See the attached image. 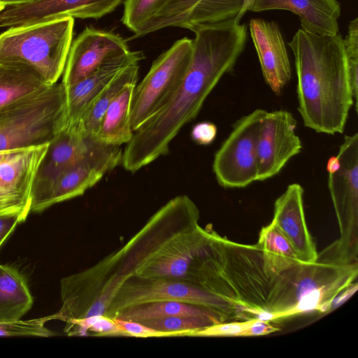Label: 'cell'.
<instances>
[{"instance_id":"83f0119b","label":"cell","mask_w":358,"mask_h":358,"mask_svg":"<svg viewBox=\"0 0 358 358\" xmlns=\"http://www.w3.org/2000/svg\"><path fill=\"white\" fill-rule=\"evenodd\" d=\"M152 329L173 333L177 336H187L190 333L220 323L206 317L171 316L140 322Z\"/></svg>"},{"instance_id":"d590c367","label":"cell","mask_w":358,"mask_h":358,"mask_svg":"<svg viewBox=\"0 0 358 358\" xmlns=\"http://www.w3.org/2000/svg\"><path fill=\"white\" fill-rule=\"evenodd\" d=\"M26 220L20 214H8L0 215V246L13 231L16 225Z\"/></svg>"},{"instance_id":"5b68a950","label":"cell","mask_w":358,"mask_h":358,"mask_svg":"<svg viewBox=\"0 0 358 358\" xmlns=\"http://www.w3.org/2000/svg\"><path fill=\"white\" fill-rule=\"evenodd\" d=\"M74 18L10 27L0 34V64L26 71L52 85L64 72Z\"/></svg>"},{"instance_id":"7402d4cb","label":"cell","mask_w":358,"mask_h":358,"mask_svg":"<svg viewBox=\"0 0 358 358\" xmlns=\"http://www.w3.org/2000/svg\"><path fill=\"white\" fill-rule=\"evenodd\" d=\"M136 83L128 84L110 103L103 116L97 138L108 145L127 143L134 131L130 123L131 100Z\"/></svg>"},{"instance_id":"4dcf8cb0","label":"cell","mask_w":358,"mask_h":358,"mask_svg":"<svg viewBox=\"0 0 358 358\" xmlns=\"http://www.w3.org/2000/svg\"><path fill=\"white\" fill-rule=\"evenodd\" d=\"M350 83L357 112L358 98V18L350 21L348 34L343 38Z\"/></svg>"},{"instance_id":"1f68e13d","label":"cell","mask_w":358,"mask_h":358,"mask_svg":"<svg viewBox=\"0 0 358 358\" xmlns=\"http://www.w3.org/2000/svg\"><path fill=\"white\" fill-rule=\"evenodd\" d=\"M49 320H51L50 315L28 320L20 319L0 323V337L18 336H52L54 333L45 327V323Z\"/></svg>"},{"instance_id":"cb8c5ba5","label":"cell","mask_w":358,"mask_h":358,"mask_svg":"<svg viewBox=\"0 0 358 358\" xmlns=\"http://www.w3.org/2000/svg\"><path fill=\"white\" fill-rule=\"evenodd\" d=\"M171 316L206 317L219 322H228L223 315L213 310L176 301H157L131 306L117 312L112 318L143 322Z\"/></svg>"},{"instance_id":"30bf717a","label":"cell","mask_w":358,"mask_h":358,"mask_svg":"<svg viewBox=\"0 0 358 358\" xmlns=\"http://www.w3.org/2000/svg\"><path fill=\"white\" fill-rule=\"evenodd\" d=\"M266 110L257 108L243 116L215 152L213 171L224 188H243L257 181V143Z\"/></svg>"},{"instance_id":"484cf974","label":"cell","mask_w":358,"mask_h":358,"mask_svg":"<svg viewBox=\"0 0 358 358\" xmlns=\"http://www.w3.org/2000/svg\"><path fill=\"white\" fill-rule=\"evenodd\" d=\"M138 64L120 70L100 92L80 122L78 128L88 135L97 136L100 124L110 103L129 83H137Z\"/></svg>"},{"instance_id":"6da1fadb","label":"cell","mask_w":358,"mask_h":358,"mask_svg":"<svg viewBox=\"0 0 358 358\" xmlns=\"http://www.w3.org/2000/svg\"><path fill=\"white\" fill-rule=\"evenodd\" d=\"M193 50L186 75L170 101L134 131L122 164L136 172L166 155L180 129L194 119L222 76L231 72L243 52L247 25L234 19L203 25L194 31Z\"/></svg>"},{"instance_id":"f35d334b","label":"cell","mask_w":358,"mask_h":358,"mask_svg":"<svg viewBox=\"0 0 358 358\" xmlns=\"http://www.w3.org/2000/svg\"><path fill=\"white\" fill-rule=\"evenodd\" d=\"M40 0H0L1 3L5 5H16L26 3L34 2Z\"/></svg>"},{"instance_id":"74e56055","label":"cell","mask_w":358,"mask_h":358,"mask_svg":"<svg viewBox=\"0 0 358 358\" xmlns=\"http://www.w3.org/2000/svg\"><path fill=\"white\" fill-rule=\"evenodd\" d=\"M255 0H243L241 8L237 15V16L234 18V20L237 23H240L241 19L243 15L249 10H250Z\"/></svg>"},{"instance_id":"e575fe53","label":"cell","mask_w":358,"mask_h":358,"mask_svg":"<svg viewBox=\"0 0 358 358\" xmlns=\"http://www.w3.org/2000/svg\"><path fill=\"white\" fill-rule=\"evenodd\" d=\"M217 133L216 125L210 122H202L192 128L191 136L199 145H209L214 141Z\"/></svg>"},{"instance_id":"7c38bea8","label":"cell","mask_w":358,"mask_h":358,"mask_svg":"<svg viewBox=\"0 0 358 358\" xmlns=\"http://www.w3.org/2000/svg\"><path fill=\"white\" fill-rule=\"evenodd\" d=\"M48 147L9 150L0 157V215L20 214L27 218L35 175Z\"/></svg>"},{"instance_id":"603a6c76","label":"cell","mask_w":358,"mask_h":358,"mask_svg":"<svg viewBox=\"0 0 358 358\" xmlns=\"http://www.w3.org/2000/svg\"><path fill=\"white\" fill-rule=\"evenodd\" d=\"M32 304L24 277L14 268L0 264V323L21 319Z\"/></svg>"},{"instance_id":"d6a6232c","label":"cell","mask_w":358,"mask_h":358,"mask_svg":"<svg viewBox=\"0 0 358 358\" xmlns=\"http://www.w3.org/2000/svg\"><path fill=\"white\" fill-rule=\"evenodd\" d=\"M251 319L247 320H233L224 322L192 332L187 336H249V329Z\"/></svg>"},{"instance_id":"4316f807","label":"cell","mask_w":358,"mask_h":358,"mask_svg":"<svg viewBox=\"0 0 358 358\" xmlns=\"http://www.w3.org/2000/svg\"><path fill=\"white\" fill-rule=\"evenodd\" d=\"M257 245L273 272L281 273L301 262L288 240L273 222L261 229Z\"/></svg>"},{"instance_id":"d6986e66","label":"cell","mask_w":358,"mask_h":358,"mask_svg":"<svg viewBox=\"0 0 358 358\" xmlns=\"http://www.w3.org/2000/svg\"><path fill=\"white\" fill-rule=\"evenodd\" d=\"M303 196L301 185H289L274 203L271 222L286 237L301 262L315 263L318 253L306 224Z\"/></svg>"},{"instance_id":"52a82bcc","label":"cell","mask_w":358,"mask_h":358,"mask_svg":"<svg viewBox=\"0 0 358 358\" xmlns=\"http://www.w3.org/2000/svg\"><path fill=\"white\" fill-rule=\"evenodd\" d=\"M339 165L328 172V188L337 217L340 237L318 254L322 263L357 262L358 134L345 136L337 153Z\"/></svg>"},{"instance_id":"836d02e7","label":"cell","mask_w":358,"mask_h":358,"mask_svg":"<svg viewBox=\"0 0 358 358\" xmlns=\"http://www.w3.org/2000/svg\"><path fill=\"white\" fill-rule=\"evenodd\" d=\"M123 331L124 336L134 337H174L173 333L163 332L152 329L140 322L113 318Z\"/></svg>"},{"instance_id":"8d00e7d4","label":"cell","mask_w":358,"mask_h":358,"mask_svg":"<svg viewBox=\"0 0 358 358\" xmlns=\"http://www.w3.org/2000/svg\"><path fill=\"white\" fill-rule=\"evenodd\" d=\"M357 285L358 284L357 282H352L344 290H343L339 294H338L331 303L330 310L333 308H336V307L341 306L344 302H345L349 298H350V296H352L357 291L358 288Z\"/></svg>"},{"instance_id":"f1b7e54d","label":"cell","mask_w":358,"mask_h":358,"mask_svg":"<svg viewBox=\"0 0 358 358\" xmlns=\"http://www.w3.org/2000/svg\"><path fill=\"white\" fill-rule=\"evenodd\" d=\"M169 0H124L122 23L136 34Z\"/></svg>"},{"instance_id":"8992f818","label":"cell","mask_w":358,"mask_h":358,"mask_svg":"<svg viewBox=\"0 0 358 358\" xmlns=\"http://www.w3.org/2000/svg\"><path fill=\"white\" fill-rule=\"evenodd\" d=\"M66 124V88L56 83L0 113V151L49 144Z\"/></svg>"},{"instance_id":"e0dca14e","label":"cell","mask_w":358,"mask_h":358,"mask_svg":"<svg viewBox=\"0 0 358 358\" xmlns=\"http://www.w3.org/2000/svg\"><path fill=\"white\" fill-rule=\"evenodd\" d=\"M97 138L78 127L65 126L48 144L33 182L31 211H34L52 182L80 160Z\"/></svg>"},{"instance_id":"5bb4252c","label":"cell","mask_w":358,"mask_h":358,"mask_svg":"<svg viewBox=\"0 0 358 358\" xmlns=\"http://www.w3.org/2000/svg\"><path fill=\"white\" fill-rule=\"evenodd\" d=\"M129 51L119 35L87 27L71 43L62 83L69 87Z\"/></svg>"},{"instance_id":"ab89813d","label":"cell","mask_w":358,"mask_h":358,"mask_svg":"<svg viewBox=\"0 0 358 358\" xmlns=\"http://www.w3.org/2000/svg\"><path fill=\"white\" fill-rule=\"evenodd\" d=\"M6 5L0 2V12L5 8Z\"/></svg>"},{"instance_id":"7a4b0ae2","label":"cell","mask_w":358,"mask_h":358,"mask_svg":"<svg viewBox=\"0 0 358 358\" xmlns=\"http://www.w3.org/2000/svg\"><path fill=\"white\" fill-rule=\"evenodd\" d=\"M199 219V210L187 195L169 201L122 248L99 262L106 284L116 292L129 278L189 282L212 231L201 227Z\"/></svg>"},{"instance_id":"9c48e42d","label":"cell","mask_w":358,"mask_h":358,"mask_svg":"<svg viewBox=\"0 0 358 358\" xmlns=\"http://www.w3.org/2000/svg\"><path fill=\"white\" fill-rule=\"evenodd\" d=\"M176 301L213 310L227 320H243L240 312L222 298L194 284L166 278H129L115 292L105 315L113 317L117 312L136 305Z\"/></svg>"},{"instance_id":"3957f363","label":"cell","mask_w":358,"mask_h":358,"mask_svg":"<svg viewBox=\"0 0 358 358\" xmlns=\"http://www.w3.org/2000/svg\"><path fill=\"white\" fill-rule=\"evenodd\" d=\"M287 45L294 57L298 110L304 126L317 133L342 134L355 105L343 38L299 29Z\"/></svg>"},{"instance_id":"277c9868","label":"cell","mask_w":358,"mask_h":358,"mask_svg":"<svg viewBox=\"0 0 358 358\" xmlns=\"http://www.w3.org/2000/svg\"><path fill=\"white\" fill-rule=\"evenodd\" d=\"M278 275L257 244L234 243L213 230L196 261L192 282L234 306L243 320L270 322Z\"/></svg>"},{"instance_id":"2e32d148","label":"cell","mask_w":358,"mask_h":358,"mask_svg":"<svg viewBox=\"0 0 358 358\" xmlns=\"http://www.w3.org/2000/svg\"><path fill=\"white\" fill-rule=\"evenodd\" d=\"M122 0H40L6 5L0 12V28L29 25L73 17L98 19L113 11Z\"/></svg>"},{"instance_id":"ac0fdd59","label":"cell","mask_w":358,"mask_h":358,"mask_svg":"<svg viewBox=\"0 0 358 358\" xmlns=\"http://www.w3.org/2000/svg\"><path fill=\"white\" fill-rule=\"evenodd\" d=\"M249 29L264 79L272 92L280 95L292 77L285 44L273 21L251 19Z\"/></svg>"},{"instance_id":"4fadbf2b","label":"cell","mask_w":358,"mask_h":358,"mask_svg":"<svg viewBox=\"0 0 358 358\" xmlns=\"http://www.w3.org/2000/svg\"><path fill=\"white\" fill-rule=\"evenodd\" d=\"M296 128V121L289 111L266 112L257 143V181L276 176L291 158L301 152L302 143Z\"/></svg>"},{"instance_id":"8fae6325","label":"cell","mask_w":358,"mask_h":358,"mask_svg":"<svg viewBox=\"0 0 358 358\" xmlns=\"http://www.w3.org/2000/svg\"><path fill=\"white\" fill-rule=\"evenodd\" d=\"M122 153L120 146L97 138L80 160L52 182L34 212L41 213L55 203L83 195L122 162Z\"/></svg>"},{"instance_id":"ba28073f","label":"cell","mask_w":358,"mask_h":358,"mask_svg":"<svg viewBox=\"0 0 358 358\" xmlns=\"http://www.w3.org/2000/svg\"><path fill=\"white\" fill-rule=\"evenodd\" d=\"M193 40L176 41L152 63L142 81L136 85L130 111L133 131L163 108L181 85L190 64Z\"/></svg>"},{"instance_id":"9a60e30c","label":"cell","mask_w":358,"mask_h":358,"mask_svg":"<svg viewBox=\"0 0 358 358\" xmlns=\"http://www.w3.org/2000/svg\"><path fill=\"white\" fill-rule=\"evenodd\" d=\"M243 0H169L134 35L138 38L167 27L196 28L235 18Z\"/></svg>"},{"instance_id":"d4e9b609","label":"cell","mask_w":358,"mask_h":358,"mask_svg":"<svg viewBox=\"0 0 358 358\" xmlns=\"http://www.w3.org/2000/svg\"><path fill=\"white\" fill-rule=\"evenodd\" d=\"M50 86L26 71L0 64V113Z\"/></svg>"},{"instance_id":"ffe728a7","label":"cell","mask_w":358,"mask_h":358,"mask_svg":"<svg viewBox=\"0 0 358 358\" xmlns=\"http://www.w3.org/2000/svg\"><path fill=\"white\" fill-rule=\"evenodd\" d=\"M144 59L142 51H131L103 65L94 73L66 88V126L78 127L80 120L93 102L115 77L124 67L138 64Z\"/></svg>"},{"instance_id":"f546056e","label":"cell","mask_w":358,"mask_h":358,"mask_svg":"<svg viewBox=\"0 0 358 358\" xmlns=\"http://www.w3.org/2000/svg\"><path fill=\"white\" fill-rule=\"evenodd\" d=\"M64 330L69 336H85L88 331H92L98 336H124L115 320L105 315H94L76 320L65 326Z\"/></svg>"},{"instance_id":"44dd1931","label":"cell","mask_w":358,"mask_h":358,"mask_svg":"<svg viewBox=\"0 0 358 358\" xmlns=\"http://www.w3.org/2000/svg\"><path fill=\"white\" fill-rule=\"evenodd\" d=\"M285 10L297 15L301 29L319 35L338 34L341 5L336 0H255L250 10Z\"/></svg>"}]
</instances>
